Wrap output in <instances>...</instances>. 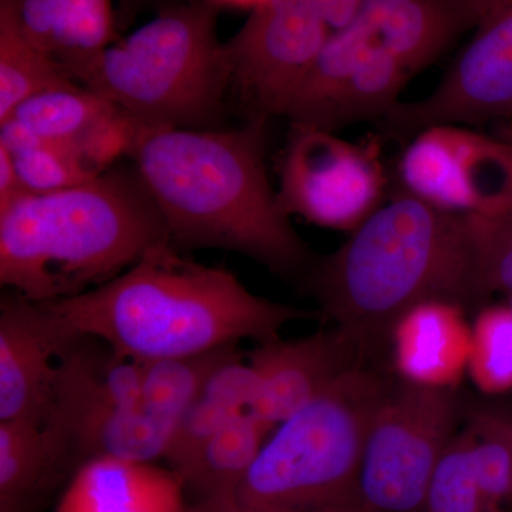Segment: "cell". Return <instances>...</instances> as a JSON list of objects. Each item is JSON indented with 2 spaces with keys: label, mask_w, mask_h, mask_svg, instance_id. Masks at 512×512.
<instances>
[{
  "label": "cell",
  "mask_w": 512,
  "mask_h": 512,
  "mask_svg": "<svg viewBox=\"0 0 512 512\" xmlns=\"http://www.w3.org/2000/svg\"><path fill=\"white\" fill-rule=\"evenodd\" d=\"M266 121L231 130L138 124L127 157L174 247L237 252L275 274L299 275L311 268V251L269 183Z\"/></svg>",
  "instance_id": "1"
},
{
  "label": "cell",
  "mask_w": 512,
  "mask_h": 512,
  "mask_svg": "<svg viewBox=\"0 0 512 512\" xmlns=\"http://www.w3.org/2000/svg\"><path fill=\"white\" fill-rule=\"evenodd\" d=\"M46 305L73 335L100 339L137 362L265 342L289 323L322 316L255 295L228 269L185 258L171 241L107 284Z\"/></svg>",
  "instance_id": "2"
},
{
  "label": "cell",
  "mask_w": 512,
  "mask_h": 512,
  "mask_svg": "<svg viewBox=\"0 0 512 512\" xmlns=\"http://www.w3.org/2000/svg\"><path fill=\"white\" fill-rule=\"evenodd\" d=\"M350 234L311 265L305 286L363 357L390 345L397 320L420 303L477 302L464 215L396 187Z\"/></svg>",
  "instance_id": "3"
},
{
  "label": "cell",
  "mask_w": 512,
  "mask_h": 512,
  "mask_svg": "<svg viewBox=\"0 0 512 512\" xmlns=\"http://www.w3.org/2000/svg\"><path fill=\"white\" fill-rule=\"evenodd\" d=\"M170 241L136 168L111 165L87 183L19 195L0 208V282L30 302L107 284Z\"/></svg>",
  "instance_id": "4"
},
{
  "label": "cell",
  "mask_w": 512,
  "mask_h": 512,
  "mask_svg": "<svg viewBox=\"0 0 512 512\" xmlns=\"http://www.w3.org/2000/svg\"><path fill=\"white\" fill-rule=\"evenodd\" d=\"M220 8L212 0L173 6L126 39L63 64L140 126L222 128L231 67L217 32Z\"/></svg>",
  "instance_id": "5"
},
{
  "label": "cell",
  "mask_w": 512,
  "mask_h": 512,
  "mask_svg": "<svg viewBox=\"0 0 512 512\" xmlns=\"http://www.w3.org/2000/svg\"><path fill=\"white\" fill-rule=\"evenodd\" d=\"M392 383L357 367L279 424L228 494L190 512H312L355 508L370 423Z\"/></svg>",
  "instance_id": "6"
},
{
  "label": "cell",
  "mask_w": 512,
  "mask_h": 512,
  "mask_svg": "<svg viewBox=\"0 0 512 512\" xmlns=\"http://www.w3.org/2000/svg\"><path fill=\"white\" fill-rule=\"evenodd\" d=\"M454 389L393 384L367 431L356 485L360 512H424L434 470L456 436Z\"/></svg>",
  "instance_id": "7"
},
{
  "label": "cell",
  "mask_w": 512,
  "mask_h": 512,
  "mask_svg": "<svg viewBox=\"0 0 512 512\" xmlns=\"http://www.w3.org/2000/svg\"><path fill=\"white\" fill-rule=\"evenodd\" d=\"M363 0H262L225 42L231 90L251 119L279 116L330 37L355 22Z\"/></svg>",
  "instance_id": "8"
},
{
  "label": "cell",
  "mask_w": 512,
  "mask_h": 512,
  "mask_svg": "<svg viewBox=\"0 0 512 512\" xmlns=\"http://www.w3.org/2000/svg\"><path fill=\"white\" fill-rule=\"evenodd\" d=\"M377 147L291 124L276 191L279 207L318 227L355 231L386 201L389 181Z\"/></svg>",
  "instance_id": "9"
},
{
  "label": "cell",
  "mask_w": 512,
  "mask_h": 512,
  "mask_svg": "<svg viewBox=\"0 0 512 512\" xmlns=\"http://www.w3.org/2000/svg\"><path fill=\"white\" fill-rule=\"evenodd\" d=\"M412 74L362 19L330 37L279 116L333 131L389 116Z\"/></svg>",
  "instance_id": "10"
},
{
  "label": "cell",
  "mask_w": 512,
  "mask_h": 512,
  "mask_svg": "<svg viewBox=\"0 0 512 512\" xmlns=\"http://www.w3.org/2000/svg\"><path fill=\"white\" fill-rule=\"evenodd\" d=\"M396 187L454 214H487L508 207L512 133L485 134L454 124L424 128L404 147Z\"/></svg>",
  "instance_id": "11"
},
{
  "label": "cell",
  "mask_w": 512,
  "mask_h": 512,
  "mask_svg": "<svg viewBox=\"0 0 512 512\" xmlns=\"http://www.w3.org/2000/svg\"><path fill=\"white\" fill-rule=\"evenodd\" d=\"M507 117H512V5L478 26L429 96L400 101L380 124L384 136L409 141L424 128Z\"/></svg>",
  "instance_id": "12"
},
{
  "label": "cell",
  "mask_w": 512,
  "mask_h": 512,
  "mask_svg": "<svg viewBox=\"0 0 512 512\" xmlns=\"http://www.w3.org/2000/svg\"><path fill=\"white\" fill-rule=\"evenodd\" d=\"M77 336L46 303L8 291L0 299V421L45 423L57 363Z\"/></svg>",
  "instance_id": "13"
},
{
  "label": "cell",
  "mask_w": 512,
  "mask_h": 512,
  "mask_svg": "<svg viewBox=\"0 0 512 512\" xmlns=\"http://www.w3.org/2000/svg\"><path fill=\"white\" fill-rule=\"evenodd\" d=\"M247 359L261 387L262 413L278 427L362 367L365 357L348 335L335 328L301 339L278 336L259 342Z\"/></svg>",
  "instance_id": "14"
},
{
  "label": "cell",
  "mask_w": 512,
  "mask_h": 512,
  "mask_svg": "<svg viewBox=\"0 0 512 512\" xmlns=\"http://www.w3.org/2000/svg\"><path fill=\"white\" fill-rule=\"evenodd\" d=\"M43 140L77 147L101 173L127 156L138 124L82 84L36 94L12 116Z\"/></svg>",
  "instance_id": "15"
},
{
  "label": "cell",
  "mask_w": 512,
  "mask_h": 512,
  "mask_svg": "<svg viewBox=\"0 0 512 512\" xmlns=\"http://www.w3.org/2000/svg\"><path fill=\"white\" fill-rule=\"evenodd\" d=\"M181 477L156 463L93 458L82 464L52 512H190Z\"/></svg>",
  "instance_id": "16"
},
{
  "label": "cell",
  "mask_w": 512,
  "mask_h": 512,
  "mask_svg": "<svg viewBox=\"0 0 512 512\" xmlns=\"http://www.w3.org/2000/svg\"><path fill=\"white\" fill-rule=\"evenodd\" d=\"M460 303L429 301L397 320L390 336L393 362L404 382L454 389L468 372L471 328Z\"/></svg>",
  "instance_id": "17"
},
{
  "label": "cell",
  "mask_w": 512,
  "mask_h": 512,
  "mask_svg": "<svg viewBox=\"0 0 512 512\" xmlns=\"http://www.w3.org/2000/svg\"><path fill=\"white\" fill-rule=\"evenodd\" d=\"M357 18L412 76L468 29L456 0H363Z\"/></svg>",
  "instance_id": "18"
},
{
  "label": "cell",
  "mask_w": 512,
  "mask_h": 512,
  "mask_svg": "<svg viewBox=\"0 0 512 512\" xmlns=\"http://www.w3.org/2000/svg\"><path fill=\"white\" fill-rule=\"evenodd\" d=\"M73 474L43 421H0V512H35Z\"/></svg>",
  "instance_id": "19"
},
{
  "label": "cell",
  "mask_w": 512,
  "mask_h": 512,
  "mask_svg": "<svg viewBox=\"0 0 512 512\" xmlns=\"http://www.w3.org/2000/svg\"><path fill=\"white\" fill-rule=\"evenodd\" d=\"M249 412L259 413L265 419L258 377L247 357L238 350L212 372L178 424L165 457L168 467L180 476L212 434Z\"/></svg>",
  "instance_id": "20"
},
{
  "label": "cell",
  "mask_w": 512,
  "mask_h": 512,
  "mask_svg": "<svg viewBox=\"0 0 512 512\" xmlns=\"http://www.w3.org/2000/svg\"><path fill=\"white\" fill-rule=\"evenodd\" d=\"M19 16L29 39L62 63L117 42L111 0H20Z\"/></svg>",
  "instance_id": "21"
},
{
  "label": "cell",
  "mask_w": 512,
  "mask_h": 512,
  "mask_svg": "<svg viewBox=\"0 0 512 512\" xmlns=\"http://www.w3.org/2000/svg\"><path fill=\"white\" fill-rule=\"evenodd\" d=\"M275 429L261 414L249 412L212 434L180 474L185 491L197 500L194 504L228 494L247 473Z\"/></svg>",
  "instance_id": "22"
},
{
  "label": "cell",
  "mask_w": 512,
  "mask_h": 512,
  "mask_svg": "<svg viewBox=\"0 0 512 512\" xmlns=\"http://www.w3.org/2000/svg\"><path fill=\"white\" fill-rule=\"evenodd\" d=\"M19 5L20 0H0V123L30 97L77 83L57 57L26 35Z\"/></svg>",
  "instance_id": "23"
},
{
  "label": "cell",
  "mask_w": 512,
  "mask_h": 512,
  "mask_svg": "<svg viewBox=\"0 0 512 512\" xmlns=\"http://www.w3.org/2000/svg\"><path fill=\"white\" fill-rule=\"evenodd\" d=\"M237 352L238 346H231L208 355L143 362L141 403L178 427L208 377Z\"/></svg>",
  "instance_id": "24"
},
{
  "label": "cell",
  "mask_w": 512,
  "mask_h": 512,
  "mask_svg": "<svg viewBox=\"0 0 512 512\" xmlns=\"http://www.w3.org/2000/svg\"><path fill=\"white\" fill-rule=\"evenodd\" d=\"M477 301L512 292V204L487 214L464 215Z\"/></svg>",
  "instance_id": "25"
},
{
  "label": "cell",
  "mask_w": 512,
  "mask_h": 512,
  "mask_svg": "<svg viewBox=\"0 0 512 512\" xmlns=\"http://www.w3.org/2000/svg\"><path fill=\"white\" fill-rule=\"evenodd\" d=\"M424 512H503L485 497L466 430L451 439L427 490Z\"/></svg>",
  "instance_id": "26"
},
{
  "label": "cell",
  "mask_w": 512,
  "mask_h": 512,
  "mask_svg": "<svg viewBox=\"0 0 512 512\" xmlns=\"http://www.w3.org/2000/svg\"><path fill=\"white\" fill-rule=\"evenodd\" d=\"M468 373L481 392L512 390V308L491 306L478 313L471 326Z\"/></svg>",
  "instance_id": "27"
},
{
  "label": "cell",
  "mask_w": 512,
  "mask_h": 512,
  "mask_svg": "<svg viewBox=\"0 0 512 512\" xmlns=\"http://www.w3.org/2000/svg\"><path fill=\"white\" fill-rule=\"evenodd\" d=\"M466 431L485 497L501 510L512 498V420L474 413Z\"/></svg>",
  "instance_id": "28"
},
{
  "label": "cell",
  "mask_w": 512,
  "mask_h": 512,
  "mask_svg": "<svg viewBox=\"0 0 512 512\" xmlns=\"http://www.w3.org/2000/svg\"><path fill=\"white\" fill-rule=\"evenodd\" d=\"M23 191L49 194L99 177L100 170L77 147L45 141L42 146L13 156Z\"/></svg>",
  "instance_id": "29"
},
{
  "label": "cell",
  "mask_w": 512,
  "mask_h": 512,
  "mask_svg": "<svg viewBox=\"0 0 512 512\" xmlns=\"http://www.w3.org/2000/svg\"><path fill=\"white\" fill-rule=\"evenodd\" d=\"M458 10L467 28H478L497 13L510 8L512 0H456Z\"/></svg>",
  "instance_id": "30"
},
{
  "label": "cell",
  "mask_w": 512,
  "mask_h": 512,
  "mask_svg": "<svg viewBox=\"0 0 512 512\" xmlns=\"http://www.w3.org/2000/svg\"><path fill=\"white\" fill-rule=\"evenodd\" d=\"M25 194L20 184L12 154L0 146V208L6 207L19 195Z\"/></svg>",
  "instance_id": "31"
},
{
  "label": "cell",
  "mask_w": 512,
  "mask_h": 512,
  "mask_svg": "<svg viewBox=\"0 0 512 512\" xmlns=\"http://www.w3.org/2000/svg\"><path fill=\"white\" fill-rule=\"evenodd\" d=\"M212 2L217 3V5H227V6H235V8H251L254 9L255 6H258L262 0H212Z\"/></svg>",
  "instance_id": "32"
},
{
  "label": "cell",
  "mask_w": 512,
  "mask_h": 512,
  "mask_svg": "<svg viewBox=\"0 0 512 512\" xmlns=\"http://www.w3.org/2000/svg\"><path fill=\"white\" fill-rule=\"evenodd\" d=\"M312 512H360V511L355 510V508L340 507V508H325V510L312 511Z\"/></svg>",
  "instance_id": "33"
},
{
  "label": "cell",
  "mask_w": 512,
  "mask_h": 512,
  "mask_svg": "<svg viewBox=\"0 0 512 512\" xmlns=\"http://www.w3.org/2000/svg\"><path fill=\"white\" fill-rule=\"evenodd\" d=\"M508 295H510V301H508L507 305H510L512 308V292L508 293Z\"/></svg>",
  "instance_id": "34"
}]
</instances>
